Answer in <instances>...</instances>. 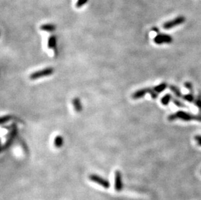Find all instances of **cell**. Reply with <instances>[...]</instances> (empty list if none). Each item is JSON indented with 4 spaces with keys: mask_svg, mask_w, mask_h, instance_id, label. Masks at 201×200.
Listing matches in <instances>:
<instances>
[{
    "mask_svg": "<svg viewBox=\"0 0 201 200\" xmlns=\"http://www.w3.org/2000/svg\"><path fill=\"white\" fill-rule=\"evenodd\" d=\"M150 89V88H145L135 92L132 94V98L134 99H138L143 98V97L146 95V94L149 93Z\"/></svg>",
    "mask_w": 201,
    "mask_h": 200,
    "instance_id": "6",
    "label": "cell"
},
{
    "mask_svg": "<svg viewBox=\"0 0 201 200\" xmlns=\"http://www.w3.org/2000/svg\"><path fill=\"white\" fill-rule=\"evenodd\" d=\"M18 128L17 127H14L12 128V129L10 131L9 136H8V138H7L6 142H5V144L3 145L1 148V151H3L4 150H6L9 147L12 145L13 142H14V139L17 137V136L18 135Z\"/></svg>",
    "mask_w": 201,
    "mask_h": 200,
    "instance_id": "3",
    "label": "cell"
},
{
    "mask_svg": "<svg viewBox=\"0 0 201 200\" xmlns=\"http://www.w3.org/2000/svg\"><path fill=\"white\" fill-rule=\"evenodd\" d=\"M195 105L198 107V109L201 111V94H199L196 99H195Z\"/></svg>",
    "mask_w": 201,
    "mask_h": 200,
    "instance_id": "18",
    "label": "cell"
},
{
    "mask_svg": "<svg viewBox=\"0 0 201 200\" xmlns=\"http://www.w3.org/2000/svg\"><path fill=\"white\" fill-rule=\"evenodd\" d=\"M195 140H196L197 143L199 144L200 146H201V136L200 135H197L195 136Z\"/></svg>",
    "mask_w": 201,
    "mask_h": 200,
    "instance_id": "21",
    "label": "cell"
},
{
    "mask_svg": "<svg viewBox=\"0 0 201 200\" xmlns=\"http://www.w3.org/2000/svg\"><path fill=\"white\" fill-rule=\"evenodd\" d=\"M64 144V138L62 136L57 135L54 139V146L55 148H61Z\"/></svg>",
    "mask_w": 201,
    "mask_h": 200,
    "instance_id": "9",
    "label": "cell"
},
{
    "mask_svg": "<svg viewBox=\"0 0 201 200\" xmlns=\"http://www.w3.org/2000/svg\"><path fill=\"white\" fill-rule=\"evenodd\" d=\"M172 101H173V103L176 105V106L177 107H182V108H185V107H186V105H185L184 103H182L180 101H179V100L178 99H176V98H173V99H172Z\"/></svg>",
    "mask_w": 201,
    "mask_h": 200,
    "instance_id": "17",
    "label": "cell"
},
{
    "mask_svg": "<svg viewBox=\"0 0 201 200\" xmlns=\"http://www.w3.org/2000/svg\"><path fill=\"white\" fill-rule=\"evenodd\" d=\"M173 40L171 36H169L168 35H158L157 36H156L154 38V42L158 44H163L164 42L165 43H170L171 42V41Z\"/></svg>",
    "mask_w": 201,
    "mask_h": 200,
    "instance_id": "7",
    "label": "cell"
},
{
    "mask_svg": "<svg viewBox=\"0 0 201 200\" xmlns=\"http://www.w3.org/2000/svg\"><path fill=\"white\" fill-rule=\"evenodd\" d=\"M41 29L46 31H54L55 29V27L54 25H44L42 26Z\"/></svg>",
    "mask_w": 201,
    "mask_h": 200,
    "instance_id": "16",
    "label": "cell"
},
{
    "mask_svg": "<svg viewBox=\"0 0 201 200\" xmlns=\"http://www.w3.org/2000/svg\"><path fill=\"white\" fill-rule=\"evenodd\" d=\"M182 99L185 100V101H188L189 103H193V101H195V98L193 96V92L183 95V96H182Z\"/></svg>",
    "mask_w": 201,
    "mask_h": 200,
    "instance_id": "14",
    "label": "cell"
},
{
    "mask_svg": "<svg viewBox=\"0 0 201 200\" xmlns=\"http://www.w3.org/2000/svg\"><path fill=\"white\" fill-rule=\"evenodd\" d=\"M56 38L55 36L52 35L50 37L47 41V46L50 49H54L56 46Z\"/></svg>",
    "mask_w": 201,
    "mask_h": 200,
    "instance_id": "11",
    "label": "cell"
},
{
    "mask_svg": "<svg viewBox=\"0 0 201 200\" xmlns=\"http://www.w3.org/2000/svg\"><path fill=\"white\" fill-rule=\"evenodd\" d=\"M12 115H6L4 116H2L0 119V123H1V125H3L5 123H6L7 122H9V121L12 120Z\"/></svg>",
    "mask_w": 201,
    "mask_h": 200,
    "instance_id": "15",
    "label": "cell"
},
{
    "mask_svg": "<svg viewBox=\"0 0 201 200\" xmlns=\"http://www.w3.org/2000/svg\"><path fill=\"white\" fill-rule=\"evenodd\" d=\"M54 68H52V67L46 68L43 70L36 71V72L32 73L30 75V78L31 80L38 79L39 78L52 75L53 73H54Z\"/></svg>",
    "mask_w": 201,
    "mask_h": 200,
    "instance_id": "2",
    "label": "cell"
},
{
    "mask_svg": "<svg viewBox=\"0 0 201 200\" xmlns=\"http://www.w3.org/2000/svg\"><path fill=\"white\" fill-rule=\"evenodd\" d=\"M90 180L93 181L94 183H96L98 185H101L105 188H108L110 187V183L107 180L105 179L100 176L96 174H91L89 176Z\"/></svg>",
    "mask_w": 201,
    "mask_h": 200,
    "instance_id": "4",
    "label": "cell"
},
{
    "mask_svg": "<svg viewBox=\"0 0 201 200\" xmlns=\"http://www.w3.org/2000/svg\"><path fill=\"white\" fill-rule=\"evenodd\" d=\"M172 99H173V96H172L170 94H167L161 98V103L163 105H165L166 106V105H167L169 103V102L172 101Z\"/></svg>",
    "mask_w": 201,
    "mask_h": 200,
    "instance_id": "12",
    "label": "cell"
},
{
    "mask_svg": "<svg viewBox=\"0 0 201 200\" xmlns=\"http://www.w3.org/2000/svg\"><path fill=\"white\" fill-rule=\"evenodd\" d=\"M123 184L122 181V175L120 171H116L115 173V189L116 191L120 192L123 190Z\"/></svg>",
    "mask_w": 201,
    "mask_h": 200,
    "instance_id": "5",
    "label": "cell"
},
{
    "mask_svg": "<svg viewBox=\"0 0 201 200\" xmlns=\"http://www.w3.org/2000/svg\"><path fill=\"white\" fill-rule=\"evenodd\" d=\"M184 85H185V87L188 89L189 90H190L191 92H193V85L191 83L186 82V83H185Z\"/></svg>",
    "mask_w": 201,
    "mask_h": 200,
    "instance_id": "20",
    "label": "cell"
},
{
    "mask_svg": "<svg viewBox=\"0 0 201 200\" xmlns=\"http://www.w3.org/2000/svg\"><path fill=\"white\" fill-rule=\"evenodd\" d=\"M167 86V84L165 83H162L160 84L159 85L154 86V87H153L152 88L153 90H154L155 92H156L158 94H160L161 92H163L165 90Z\"/></svg>",
    "mask_w": 201,
    "mask_h": 200,
    "instance_id": "10",
    "label": "cell"
},
{
    "mask_svg": "<svg viewBox=\"0 0 201 200\" xmlns=\"http://www.w3.org/2000/svg\"><path fill=\"white\" fill-rule=\"evenodd\" d=\"M176 119H180L184 121L196 120L201 122V115H195L184 111H178L174 114H170L168 116L169 121H174Z\"/></svg>",
    "mask_w": 201,
    "mask_h": 200,
    "instance_id": "1",
    "label": "cell"
},
{
    "mask_svg": "<svg viewBox=\"0 0 201 200\" xmlns=\"http://www.w3.org/2000/svg\"><path fill=\"white\" fill-rule=\"evenodd\" d=\"M72 105L74 108L75 110L77 112H81L83 110V107H82L81 102L80 101V99L79 98H75L72 99Z\"/></svg>",
    "mask_w": 201,
    "mask_h": 200,
    "instance_id": "8",
    "label": "cell"
},
{
    "mask_svg": "<svg viewBox=\"0 0 201 200\" xmlns=\"http://www.w3.org/2000/svg\"><path fill=\"white\" fill-rule=\"evenodd\" d=\"M169 88H170L172 92H173V93L175 94V96L177 97V98H182V96H183V95L182 94L181 92H180V89L178 88H177L176 86H174V85H171L170 86H169Z\"/></svg>",
    "mask_w": 201,
    "mask_h": 200,
    "instance_id": "13",
    "label": "cell"
},
{
    "mask_svg": "<svg viewBox=\"0 0 201 200\" xmlns=\"http://www.w3.org/2000/svg\"><path fill=\"white\" fill-rule=\"evenodd\" d=\"M149 94L152 99H156L158 97V95H159V94H158L156 92H155L154 90H153L152 88H150Z\"/></svg>",
    "mask_w": 201,
    "mask_h": 200,
    "instance_id": "19",
    "label": "cell"
}]
</instances>
